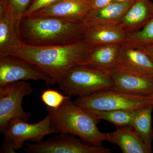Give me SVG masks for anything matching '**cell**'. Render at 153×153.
I'll use <instances>...</instances> for the list:
<instances>
[{
  "instance_id": "cell-1",
  "label": "cell",
  "mask_w": 153,
  "mask_h": 153,
  "mask_svg": "<svg viewBox=\"0 0 153 153\" xmlns=\"http://www.w3.org/2000/svg\"><path fill=\"white\" fill-rule=\"evenodd\" d=\"M93 45L82 41L63 46L35 47L22 43L0 56L24 59L40 69L58 84L72 67L85 64Z\"/></svg>"
},
{
  "instance_id": "cell-2",
  "label": "cell",
  "mask_w": 153,
  "mask_h": 153,
  "mask_svg": "<svg viewBox=\"0 0 153 153\" xmlns=\"http://www.w3.org/2000/svg\"><path fill=\"white\" fill-rule=\"evenodd\" d=\"M82 22L54 17H23L19 23L22 43L35 47L63 46L83 40L87 29Z\"/></svg>"
},
{
  "instance_id": "cell-3",
  "label": "cell",
  "mask_w": 153,
  "mask_h": 153,
  "mask_svg": "<svg viewBox=\"0 0 153 153\" xmlns=\"http://www.w3.org/2000/svg\"><path fill=\"white\" fill-rule=\"evenodd\" d=\"M70 98L66 99L58 108L47 107L52 127L57 134L77 136L91 145L102 146L108 137L107 134L99 130L97 125L100 120L87 110L74 104Z\"/></svg>"
},
{
  "instance_id": "cell-4",
  "label": "cell",
  "mask_w": 153,
  "mask_h": 153,
  "mask_svg": "<svg viewBox=\"0 0 153 153\" xmlns=\"http://www.w3.org/2000/svg\"><path fill=\"white\" fill-rule=\"evenodd\" d=\"M58 85L66 95L81 97L113 89L114 83L109 70L85 64L72 67Z\"/></svg>"
},
{
  "instance_id": "cell-5",
  "label": "cell",
  "mask_w": 153,
  "mask_h": 153,
  "mask_svg": "<svg viewBox=\"0 0 153 153\" xmlns=\"http://www.w3.org/2000/svg\"><path fill=\"white\" fill-rule=\"evenodd\" d=\"M4 140L1 153H14L24 147L25 142L30 141L40 142L44 137L52 134H57L52 127L49 114L41 121L29 123L19 117L11 119L2 133Z\"/></svg>"
},
{
  "instance_id": "cell-6",
  "label": "cell",
  "mask_w": 153,
  "mask_h": 153,
  "mask_svg": "<svg viewBox=\"0 0 153 153\" xmlns=\"http://www.w3.org/2000/svg\"><path fill=\"white\" fill-rule=\"evenodd\" d=\"M72 102L84 109L100 111L136 109L150 105L149 97L132 95L113 89L78 97Z\"/></svg>"
},
{
  "instance_id": "cell-7",
  "label": "cell",
  "mask_w": 153,
  "mask_h": 153,
  "mask_svg": "<svg viewBox=\"0 0 153 153\" xmlns=\"http://www.w3.org/2000/svg\"><path fill=\"white\" fill-rule=\"evenodd\" d=\"M33 88L25 81H17L0 86V131L2 133L9 122L14 117L21 118L26 121L32 114L25 112L22 101L25 96L33 93Z\"/></svg>"
},
{
  "instance_id": "cell-8",
  "label": "cell",
  "mask_w": 153,
  "mask_h": 153,
  "mask_svg": "<svg viewBox=\"0 0 153 153\" xmlns=\"http://www.w3.org/2000/svg\"><path fill=\"white\" fill-rule=\"evenodd\" d=\"M28 153H109L111 151L102 146H97L76 138L70 134H60L42 140L40 142L26 145Z\"/></svg>"
},
{
  "instance_id": "cell-9",
  "label": "cell",
  "mask_w": 153,
  "mask_h": 153,
  "mask_svg": "<svg viewBox=\"0 0 153 153\" xmlns=\"http://www.w3.org/2000/svg\"><path fill=\"white\" fill-rule=\"evenodd\" d=\"M28 80H43L47 85L55 84L53 79L30 62L13 55L0 56V86Z\"/></svg>"
},
{
  "instance_id": "cell-10",
  "label": "cell",
  "mask_w": 153,
  "mask_h": 153,
  "mask_svg": "<svg viewBox=\"0 0 153 153\" xmlns=\"http://www.w3.org/2000/svg\"><path fill=\"white\" fill-rule=\"evenodd\" d=\"M113 89L140 96L153 95V76L117 68L109 71Z\"/></svg>"
},
{
  "instance_id": "cell-11",
  "label": "cell",
  "mask_w": 153,
  "mask_h": 153,
  "mask_svg": "<svg viewBox=\"0 0 153 153\" xmlns=\"http://www.w3.org/2000/svg\"><path fill=\"white\" fill-rule=\"evenodd\" d=\"M19 22L7 0H0V54L17 48L22 44Z\"/></svg>"
},
{
  "instance_id": "cell-12",
  "label": "cell",
  "mask_w": 153,
  "mask_h": 153,
  "mask_svg": "<svg viewBox=\"0 0 153 153\" xmlns=\"http://www.w3.org/2000/svg\"><path fill=\"white\" fill-rule=\"evenodd\" d=\"M91 2L92 0H61L48 7L30 15L57 17L82 22L91 9Z\"/></svg>"
},
{
  "instance_id": "cell-13",
  "label": "cell",
  "mask_w": 153,
  "mask_h": 153,
  "mask_svg": "<svg viewBox=\"0 0 153 153\" xmlns=\"http://www.w3.org/2000/svg\"><path fill=\"white\" fill-rule=\"evenodd\" d=\"M153 18V3L150 0H136L117 23L127 35L142 29Z\"/></svg>"
},
{
  "instance_id": "cell-14",
  "label": "cell",
  "mask_w": 153,
  "mask_h": 153,
  "mask_svg": "<svg viewBox=\"0 0 153 153\" xmlns=\"http://www.w3.org/2000/svg\"><path fill=\"white\" fill-rule=\"evenodd\" d=\"M108 142L117 146L123 153H151L148 146L131 127H116L114 131L108 133Z\"/></svg>"
},
{
  "instance_id": "cell-15",
  "label": "cell",
  "mask_w": 153,
  "mask_h": 153,
  "mask_svg": "<svg viewBox=\"0 0 153 153\" xmlns=\"http://www.w3.org/2000/svg\"><path fill=\"white\" fill-rule=\"evenodd\" d=\"M118 68L153 76V59L141 49L126 44H122Z\"/></svg>"
},
{
  "instance_id": "cell-16",
  "label": "cell",
  "mask_w": 153,
  "mask_h": 153,
  "mask_svg": "<svg viewBox=\"0 0 153 153\" xmlns=\"http://www.w3.org/2000/svg\"><path fill=\"white\" fill-rule=\"evenodd\" d=\"M136 0L125 2H114L100 9H91L82 20L87 27L99 24L117 25Z\"/></svg>"
},
{
  "instance_id": "cell-17",
  "label": "cell",
  "mask_w": 153,
  "mask_h": 153,
  "mask_svg": "<svg viewBox=\"0 0 153 153\" xmlns=\"http://www.w3.org/2000/svg\"><path fill=\"white\" fill-rule=\"evenodd\" d=\"M127 35L116 25L99 24L88 27L83 40L91 45L125 44Z\"/></svg>"
},
{
  "instance_id": "cell-18",
  "label": "cell",
  "mask_w": 153,
  "mask_h": 153,
  "mask_svg": "<svg viewBox=\"0 0 153 153\" xmlns=\"http://www.w3.org/2000/svg\"><path fill=\"white\" fill-rule=\"evenodd\" d=\"M121 45L119 44L93 45L85 64H93L109 71L118 68Z\"/></svg>"
},
{
  "instance_id": "cell-19",
  "label": "cell",
  "mask_w": 153,
  "mask_h": 153,
  "mask_svg": "<svg viewBox=\"0 0 153 153\" xmlns=\"http://www.w3.org/2000/svg\"><path fill=\"white\" fill-rule=\"evenodd\" d=\"M153 105H149L136 109L132 128L148 146L152 147L153 130L152 113Z\"/></svg>"
},
{
  "instance_id": "cell-20",
  "label": "cell",
  "mask_w": 153,
  "mask_h": 153,
  "mask_svg": "<svg viewBox=\"0 0 153 153\" xmlns=\"http://www.w3.org/2000/svg\"><path fill=\"white\" fill-rule=\"evenodd\" d=\"M136 109H120L108 111L86 110L100 120L109 122L116 127H132Z\"/></svg>"
},
{
  "instance_id": "cell-21",
  "label": "cell",
  "mask_w": 153,
  "mask_h": 153,
  "mask_svg": "<svg viewBox=\"0 0 153 153\" xmlns=\"http://www.w3.org/2000/svg\"><path fill=\"white\" fill-rule=\"evenodd\" d=\"M125 44L135 48L153 45V18L139 31L128 35Z\"/></svg>"
},
{
  "instance_id": "cell-22",
  "label": "cell",
  "mask_w": 153,
  "mask_h": 153,
  "mask_svg": "<svg viewBox=\"0 0 153 153\" xmlns=\"http://www.w3.org/2000/svg\"><path fill=\"white\" fill-rule=\"evenodd\" d=\"M71 96L63 95L62 94L54 89L49 88L44 90L41 95V101L47 107L57 108L64 100Z\"/></svg>"
},
{
  "instance_id": "cell-23",
  "label": "cell",
  "mask_w": 153,
  "mask_h": 153,
  "mask_svg": "<svg viewBox=\"0 0 153 153\" xmlns=\"http://www.w3.org/2000/svg\"><path fill=\"white\" fill-rule=\"evenodd\" d=\"M34 0H7L9 4L13 9L16 18L20 21L25 16Z\"/></svg>"
},
{
  "instance_id": "cell-24",
  "label": "cell",
  "mask_w": 153,
  "mask_h": 153,
  "mask_svg": "<svg viewBox=\"0 0 153 153\" xmlns=\"http://www.w3.org/2000/svg\"><path fill=\"white\" fill-rule=\"evenodd\" d=\"M60 1L61 0H34L33 4L25 13L24 17L48 7Z\"/></svg>"
},
{
  "instance_id": "cell-25",
  "label": "cell",
  "mask_w": 153,
  "mask_h": 153,
  "mask_svg": "<svg viewBox=\"0 0 153 153\" xmlns=\"http://www.w3.org/2000/svg\"><path fill=\"white\" fill-rule=\"evenodd\" d=\"M113 0H92L91 9H100L108 5Z\"/></svg>"
},
{
  "instance_id": "cell-26",
  "label": "cell",
  "mask_w": 153,
  "mask_h": 153,
  "mask_svg": "<svg viewBox=\"0 0 153 153\" xmlns=\"http://www.w3.org/2000/svg\"><path fill=\"white\" fill-rule=\"evenodd\" d=\"M137 49H140L142 50L143 52L146 53L153 60V45L140 47L137 48Z\"/></svg>"
},
{
  "instance_id": "cell-27",
  "label": "cell",
  "mask_w": 153,
  "mask_h": 153,
  "mask_svg": "<svg viewBox=\"0 0 153 153\" xmlns=\"http://www.w3.org/2000/svg\"><path fill=\"white\" fill-rule=\"evenodd\" d=\"M149 103L150 104L153 105V95L149 96Z\"/></svg>"
},
{
  "instance_id": "cell-28",
  "label": "cell",
  "mask_w": 153,
  "mask_h": 153,
  "mask_svg": "<svg viewBox=\"0 0 153 153\" xmlns=\"http://www.w3.org/2000/svg\"><path fill=\"white\" fill-rule=\"evenodd\" d=\"M132 1V0H113L114 2H125L128 1Z\"/></svg>"
}]
</instances>
